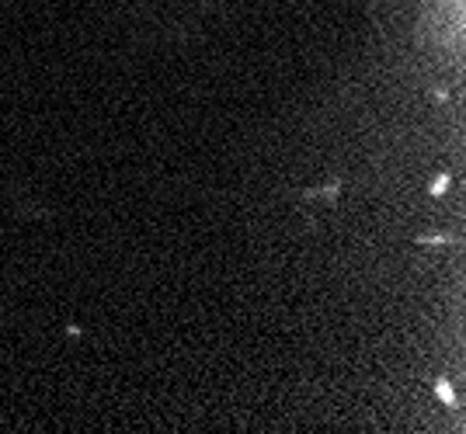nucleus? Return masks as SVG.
<instances>
[{
	"instance_id": "nucleus-1",
	"label": "nucleus",
	"mask_w": 466,
	"mask_h": 434,
	"mask_svg": "<svg viewBox=\"0 0 466 434\" xmlns=\"http://www.w3.org/2000/svg\"><path fill=\"white\" fill-rule=\"evenodd\" d=\"M449 184H453V177H449V174H438V177L431 181V188H428V195H431V198H442V195H445V192H449Z\"/></svg>"
},
{
	"instance_id": "nucleus-2",
	"label": "nucleus",
	"mask_w": 466,
	"mask_h": 434,
	"mask_svg": "<svg viewBox=\"0 0 466 434\" xmlns=\"http://www.w3.org/2000/svg\"><path fill=\"white\" fill-rule=\"evenodd\" d=\"M435 393H438V399H442V403H449V406L456 403V393H453L449 379H438V382H435Z\"/></svg>"
}]
</instances>
